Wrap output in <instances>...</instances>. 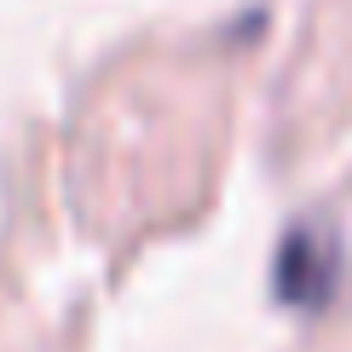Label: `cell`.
<instances>
[{
  "label": "cell",
  "mask_w": 352,
  "mask_h": 352,
  "mask_svg": "<svg viewBox=\"0 0 352 352\" xmlns=\"http://www.w3.org/2000/svg\"><path fill=\"white\" fill-rule=\"evenodd\" d=\"M335 272H341V254H335V237L324 226H295L277 248V295L289 306H324L335 295Z\"/></svg>",
  "instance_id": "cell-1"
}]
</instances>
